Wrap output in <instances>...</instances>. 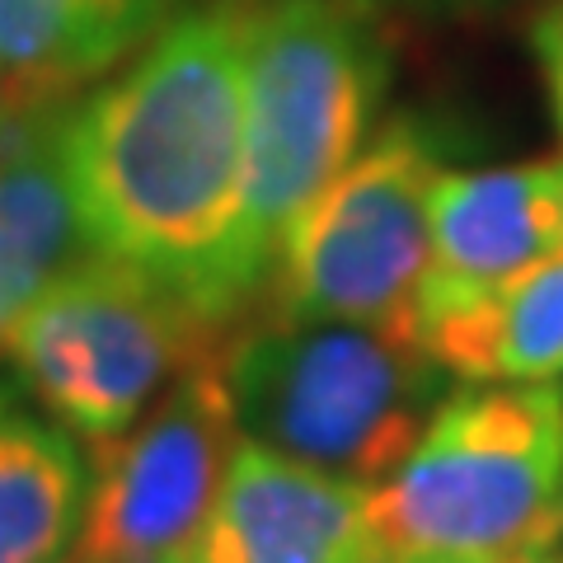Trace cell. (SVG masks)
<instances>
[{
	"label": "cell",
	"instance_id": "cell-1",
	"mask_svg": "<svg viewBox=\"0 0 563 563\" xmlns=\"http://www.w3.org/2000/svg\"><path fill=\"white\" fill-rule=\"evenodd\" d=\"M244 20L240 0L174 14L66 122L85 250L165 282L221 329L254 301L240 268Z\"/></svg>",
	"mask_w": 563,
	"mask_h": 563
},
{
	"label": "cell",
	"instance_id": "cell-2",
	"mask_svg": "<svg viewBox=\"0 0 563 563\" xmlns=\"http://www.w3.org/2000/svg\"><path fill=\"white\" fill-rule=\"evenodd\" d=\"M376 0H258L244 20L240 268L258 296L296 217L372 141L390 90Z\"/></svg>",
	"mask_w": 563,
	"mask_h": 563
},
{
	"label": "cell",
	"instance_id": "cell-3",
	"mask_svg": "<svg viewBox=\"0 0 563 563\" xmlns=\"http://www.w3.org/2000/svg\"><path fill=\"white\" fill-rule=\"evenodd\" d=\"M563 493V385H451L413 451L366 488L380 563H493L536 544Z\"/></svg>",
	"mask_w": 563,
	"mask_h": 563
},
{
	"label": "cell",
	"instance_id": "cell-4",
	"mask_svg": "<svg viewBox=\"0 0 563 563\" xmlns=\"http://www.w3.org/2000/svg\"><path fill=\"white\" fill-rule=\"evenodd\" d=\"M240 437L372 488L413 451L451 376L418 333L258 320L221 347Z\"/></svg>",
	"mask_w": 563,
	"mask_h": 563
},
{
	"label": "cell",
	"instance_id": "cell-5",
	"mask_svg": "<svg viewBox=\"0 0 563 563\" xmlns=\"http://www.w3.org/2000/svg\"><path fill=\"white\" fill-rule=\"evenodd\" d=\"M225 343L165 282L90 250L5 329L0 352L52 422L90 446H109Z\"/></svg>",
	"mask_w": 563,
	"mask_h": 563
},
{
	"label": "cell",
	"instance_id": "cell-6",
	"mask_svg": "<svg viewBox=\"0 0 563 563\" xmlns=\"http://www.w3.org/2000/svg\"><path fill=\"white\" fill-rule=\"evenodd\" d=\"M442 155V128L418 113H395L372 132L282 240L268 314L418 333Z\"/></svg>",
	"mask_w": 563,
	"mask_h": 563
},
{
	"label": "cell",
	"instance_id": "cell-7",
	"mask_svg": "<svg viewBox=\"0 0 563 563\" xmlns=\"http://www.w3.org/2000/svg\"><path fill=\"white\" fill-rule=\"evenodd\" d=\"M225 347V343H221ZM221 347L192 362L99 451L76 550L99 563H174L198 536L240 446Z\"/></svg>",
	"mask_w": 563,
	"mask_h": 563
},
{
	"label": "cell",
	"instance_id": "cell-8",
	"mask_svg": "<svg viewBox=\"0 0 563 563\" xmlns=\"http://www.w3.org/2000/svg\"><path fill=\"white\" fill-rule=\"evenodd\" d=\"M174 563H380L366 484L240 437L217 503Z\"/></svg>",
	"mask_w": 563,
	"mask_h": 563
},
{
	"label": "cell",
	"instance_id": "cell-9",
	"mask_svg": "<svg viewBox=\"0 0 563 563\" xmlns=\"http://www.w3.org/2000/svg\"><path fill=\"white\" fill-rule=\"evenodd\" d=\"M563 250V161L446 169L432 188L418 329L531 273Z\"/></svg>",
	"mask_w": 563,
	"mask_h": 563
},
{
	"label": "cell",
	"instance_id": "cell-10",
	"mask_svg": "<svg viewBox=\"0 0 563 563\" xmlns=\"http://www.w3.org/2000/svg\"><path fill=\"white\" fill-rule=\"evenodd\" d=\"M70 99L24 103L0 136V339L85 250L66 174Z\"/></svg>",
	"mask_w": 563,
	"mask_h": 563
},
{
	"label": "cell",
	"instance_id": "cell-11",
	"mask_svg": "<svg viewBox=\"0 0 563 563\" xmlns=\"http://www.w3.org/2000/svg\"><path fill=\"white\" fill-rule=\"evenodd\" d=\"M184 0H0V66L14 99H70L136 47H146Z\"/></svg>",
	"mask_w": 563,
	"mask_h": 563
},
{
	"label": "cell",
	"instance_id": "cell-12",
	"mask_svg": "<svg viewBox=\"0 0 563 563\" xmlns=\"http://www.w3.org/2000/svg\"><path fill=\"white\" fill-rule=\"evenodd\" d=\"M422 347L455 385L563 376V250L507 287L446 310L418 329Z\"/></svg>",
	"mask_w": 563,
	"mask_h": 563
},
{
	"label": "cell",
	"instance_id": "cell-13",
	"mask_svg": "<svg viewBox=\"0 0 563 563\" xmlns=\"http://www.w3.org/2000/svg\"><path fill=\"white\" fill-rule=\"evenodd\" d=\"M90 465L70 432L0 390V563H52L85 517Z\"/></svg>",
	"mask_w": 563,
	"mask_h": 563
},
{
	"label": "cell",
	"instance_id": "cell-14",
	"mask_svg": "<svg viewBox=\"0 0 563 563\" xmlns=\"http://www.w3.org/2000/svg\"><path fill=\"white\" fill-rule=\"evenodd\" d=\"M531 52L544 80V99H550V113L563 132V0H550L536 24H531Z\"/></svg>",
	"mask_w": 563,
	"mask_h": 563
},
{
	"label": "cell",
	"instance_id": "cell-15",
	"mask_svg": "<svg viewBox=\"0 0 563 563\" xmlns=\"http://www.w3.org/2000/svg\"><path fill=\"white\" fill-rule=\"evenodd\" d=\"M536 544H540V550H550L554 563H563V493H559V503H554L550 521H544V531L536 536Z\"/></svg>",
	"mask_w": 563,
	"mask_h": 563
},
{
	"label": "cell",
	"instance_id": "cell-16",
	"mask_svg": "<svg viewBox=\"0 0 563 563\" xmlns=\"http://www.w3.org/2000/svg\"><path fill=\"white\" fill-rule=\"evenodd\" d=\"M376 5H409V10H465V5H488V0H376Z\"/></svg>",
	"mask_w": 563,
	"mask_h": 563
},
{
	"label": "cell",
	"instance_id": "cell-17",
	"mask_svg": "<svg viewBox=\"0 0 563 563\" xmlns=\"http://www.w3.org/2000/svg\"><path fill=\"white\" fill-rule=\"evenodd\" d=\"M14 109H20V99H14V85H10V76H5V66H0V136H5Z\"/></svg>",
	"mask_w": 563,
	"mask_h": 563
},
{
	"label": "cell",
	"instance_id": "cell-18",
	"mask_svg": "<svg viewBox=\"0 0 563 563\" xmlns=\"http://www.w3.org/2000/svg\"><path fill=\"white\" fill-rule=\"evenodd\" d=\"M493 563H554V554L540 550V544H526V550H512V554H503V559H493Z\"/></svg>",
	"mask_w": 563,
	"mask_h": 563
},
{
	"label": "cell",
	"instance_id": "cell-19",
	"mask_svg": "<svg viewBox=\"0 0 563 563\" xmlns=\"http://www.w3.org/2000/svg\"><path fill=\"white\" fill-rule=\"evenodd\" d=\"M52 563H99V559H90V554H80V550H76V554H62V559H52Z\"/></svg>",
	"mask_w": 563,
	"mask_h": 563
},
{
	"label": "cell",
	"instance_id": "cell-20",
	"mask_svg": "<svg viewBox=\"0 0 563 563\" xmlns=\"http://www.w3.org/2000/svg\"><path fill=\"white\" fill-rule=\"evenodd\" d=\"M240 5H258V0H240Z\"/></svg>",
	"mask_w": 563,
	"mask_h": 563
}]
</instances>
